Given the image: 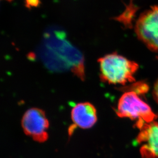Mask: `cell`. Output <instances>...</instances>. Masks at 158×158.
I'll return each instance as SVG.
<instances>
[{"label":"cell","instance_id":"cell-1","mask_svg":"<svg viewBox=\"0 0 158 158\" xmlns=\"http://www.w3.org/2000/svg\"><path fill=\"white\" fill-rule=\"evenodd\" d=\"M102 81L114 85H125L135 81V73L139 65L116 52L107 54L98 60Z\"/></svg>","mask_w":158,"mask_h":158},{"label":"cell","instance_id":"cell-2","mask_svg":"<svg viewBox=\"0 0 158 158\" xmlns=\"http://www.w3.org/2000/svg\"><path fill=\"white\" fill-rule=\"evenodd\" d=\"M138 95L134 91L125 92L119 99L115 112L120 118L137 120L135 126L140 129L145 123L155 121L158 116Z\"/></svg>","mask_w":158,"mask_h":158},{"label":"cell","instance_id":"cell-3","mask_svg":"<svg viewBox=\"0 0 158 158\" xmlns=\"http://www.w3.org/2000/svg\"><path fill=\"white\" fill-rule=\"evenodd\" d=\"M135 32L139 38L150 50L158 51V6L142 14L135 25Z\"/></svg>","mask_w":158,"mask_h":158},{"label":"cell","instance_id":"cell-4","mask_svg":"<svg viewBox=\"0 0 158 158\" xmlns=\"http://www.w3.org/2000/svg\"><path fill=\"white\" fill-rule=\"evenodd\" d=\"M21 124L24 133L35 141L43 143L48 139L49 122L43 110L38 108L28 109L23 116Z\"/></svg>","mask_w":158,"mask_h":158},{"label":"cell","instance_id":"cell-5","mask_svg":"<svg viewBox=\"0 0 158 158\" xmlns=\"http://www.w3.org/2000/svg\"><path fill=\"white\" fill-rule=\"evenodd\" d=\"M136 142L142 144L140 149L143 158H158V122L145 123L140 129Z\"/></svg>","mask_w":158,"mask_h":158},{"label":"cell","instance_id":"cell-6","mask_svg":"<svg viewBox=\"0 0 158 158\" xmlns=\"http://www.w3.org/2000/svg\"><path fill=\"white\" fill-rule=\"evenodd\" d=\"M71 116L74 125L81 129L91 128L97 121L95 107L88 102L75 105L72 109Z\"/></svg>","mask_w":158,"mask_h":158},{"label":"cell","instance_id":"cell-7","mask_svg":"<svg viewBox=\"0 0 158 158\" xmlns=\"http://www.w3.org/2000/svg\"><path fill=\"white\" fill-rule=\"evenodd\" d=\"M128 88L127 89V90H128V91H134L139 95L146 94L149 90L148 85L143 81L136 82L129 86Z\"/></svg>","mask_w":158,"mask_h":158},{"label":"cell","instance_id":"cell-8","mask_svg":"<svg viewBox=\"0 0 158 158\" xmlns=\"http://www.w3.org/2000/svg\"><path fill=\"white\" fill-rule=\"evenodd\" d=\"M40 4V0H25L26 7L28 8L37 7Z\"/></svg>","mask_w":158,"mask_h":158},{"label":"cell","instance_id":"cell-9","mask_svg":"<svg viewBox=\"0 0 158 158\" xmlns=\"http://www.w3.org/2000/svg\"><path fill=\"white\" fill-rule=\"evenodd\" d=\"M157 59L158 60V57H157ZM152 94H153L154 99L158 104V79L154 85Z\"/></svg>","mask_w":158,"mask_h":158}]
</instances>
